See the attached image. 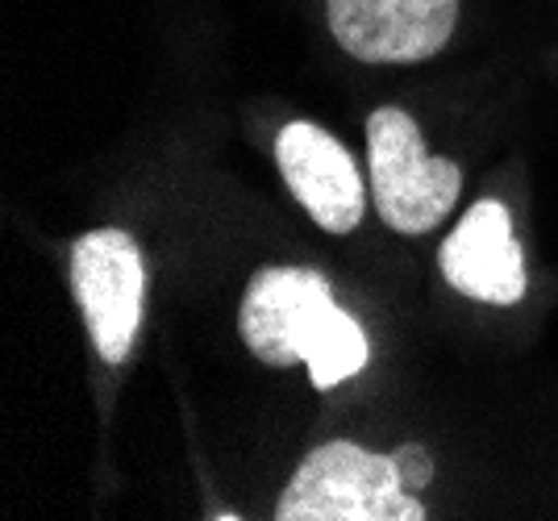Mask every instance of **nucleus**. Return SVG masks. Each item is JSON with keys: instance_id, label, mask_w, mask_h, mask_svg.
Returning a JSON list of instances; mask_svg holds the SVG:
<instances>
[{"instance_id": "obj_1", "label": "nucleus", "mask_w": 558, "mask_h": 521, "mask_svg": "<svg viewBox=\"0 0 558 521\" xmlns=\"http://www.w3.org/2000/svg\"><path fill=\"white\" fill-rule=\"evenodd\" d=\"M246 351L267 367L304 363L313 388H338L372 359L367 334L333 301L329 280L313 267H258L238 308Z\"/></svg>"}, {"instance_id": "obj_2", "label": "nucleus", "mask_w": 558, "mask_h": 521, "mask_svg": "<svg viewBox=\"0 0 558 521\" xmlns=\"http://www.w3.org/2000/svg\"><path fill=\"white\" fill-rule=\"evenodd\" d=\"M279 521H425V505L400 484L392 455L359 443H326L308 450L276 505Z\"/></svg>"}, {"instance_id": "obj_3", "label": "nucleus", "mask_w": 558, "mask_h": 521, "mask_svg": "<svg viewBox=\"0 0 558 521\" xmlns=\"http://www.w3.org/2000/svg\"><path fill=\"white\" fill-rule=\"evenodd\" d=\"M367 155H372V192L384 226L396 234H425L442 221L463 189V171L425 155L417 121L404 109L384 105L367 118Z\"/></svg>"}, {"instance_id": "obj_4", "label": "nucleus", "mask_w": 558, "mask_h": 521, "mask_svg": "<svg viewBox=\"0 0 558 521\" xmlns=\"http://www.w3.org/2000/svg\"><path fill=\"white\" fill-rule=\"evenodd\" d=\"M71 292L105 363H125L142 326L146 267L125 230H93L71 246Z\"/></svg>"}, {"instance_id": "obj_5", "label": "nucleus", "mask_w": 558, "mask_h": 521, "mask_svg": "<svg viewBox=\"0 0 558 521\" xmlns=\"http://www.w3.org/2000/svg\"><path fill=\"white\" fill-rule=\"evenodd\" d=\"M338 47L363 63H421L450 43L459 0H326Z\"/></svg>"}, {"instance_id": "obj_6", "label": "nucleus", "mask_w": 558, "mask_h": 521, "mask_svg": "<svg viewBox=\"0 0 558 521\" xmlns=\"http://www.w3.org/2000/svg\"><path fill=\"white\" fill-rule=\"evenodd\" d=\"M276 163L288 192L326 234H350L363 209L367 192L350 150L333 134L313 121H288L276 138Z\"/></svg>"}, {"instance_id": "obj_7", "label": "nucleus", "mask_w": 558, "mask_h": 521, "mask_svg": "<svg viewBox=\"0 0 558 521\" xmlns=\"http://www.w3.org/2000/svg\"><path fill=\"white\" fill-rule=\"evenodd\" d=\"M442 276L471 301L517 305L525 296V259L512 234V217L500 201H475L459 230L442 242Z\"/></svg>"}, {"instance_id": "obj_8", "label": "nucleus", "mask_w": 558, "mask_h": 521, "mask_svg": "<svg viewBox=\"0 0 558 521\" xmlns=\"http://www.w3.org/2000/svg\"><path fill=\"white\" fill-rule=\"evenodd\" d=\"M392 459H396V472H400V484H404V488H425V484L434 480V459L425 455L421 443L400 447Z\"/></svg>"}]
</instances>
